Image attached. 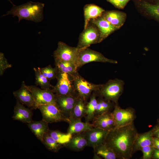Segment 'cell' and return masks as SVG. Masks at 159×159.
I'll use <instances>...</instances> for the list:
<instances>
[{"label": "cell", "mask_w": 159, "mask_h": 159, "mask_svg": "<svg viewBox=\"0 0 159 159\" xmlns=\"http://www.w3.org/2000/svg\"><path fill=\"white\" fill-rule=\"evenodd\" d=\"M102 16L113 26L119 29L124 24L126 18V14L116 10L105 11Z\"/></svg>", "instance_id": "obj_20"}, {"label": "cell", "mask_w": 159, "mask_h": 159, "mask_svg": "<svg viewBox=\"0 0 159 159\" xmlns=\"http://www.w3.org/2000/svg\"><path fill=\"white\" fill-rule=\"evenodd\" d=\"M7 1H9L12 4V5H14V4L12 2L11 0H7Z\"/></svg>", "instance_id": "obj_40"}, {"label": "cell", "mask_w": 159, "mask_h": 159, "mask_svg": "<svg viewBox=\"0 0 159 159\" xmlns=\"http://www.w3.org/2000/svg\"><path fill=\"white\" fill-rule=\"evenodd\" d=\"M156 129L159 130V123L158 124V125L157 127H156Z\"/></svg>", "instance_id": "obj_41"}, {"label": "cell", "mask_w": 159, "mask_h": 159, "mask_svg": "<svg viewBox=\"0 0 159 159\" xmlns=\"http://www.w3.org/2000/svg\"><path fill=\"white\" fill-rule=\"evenodd\" d=\"M80 49L72 47L59 41L53 55L55 61L67 62L76 64L77 67L78 55Z\"/></svg>", "instance_id": "obj_5"}, {"label": "cell", "mask_w": 159, "mask_h": 159, "mask_svg": "<svg viewBox=\"0 0 159 159\" xmlns=\"http://www.w3.org/2000/svg\"><path fill=\"white\" fill-rule=\"evenodd\" d=\"M115 127H123L134 122L136 118L135 110L131 107L122 109L115 104L112 112Z\"/></svg>", "instance_id": "obj_8"}, {"label": "cell", "mask_w": 159, "mask_h": 159, "mask_svg": "<svg viewBox=\"0 0 159 159\" xmlns=\"http://www.w3.org/2000/svg\"><path fill=\"white\" fill-rule=\"evenodd\" d=\"M94 153L105 159H116L117 157L112 150L103 143L93 148Z\"/></svg>", "instance_id": "obj_26"}, {"label": "cell", "mask_w": 159, "mask_h": 159, "mask_svg": "<svg viewBox=\"0 0 159 159\" xmlns=\"http://www.w3.org/2000/svg\"><path fill=\"white\" fill-rule=\"evenodd\" d=\"M67 132L72 135L85 132L94 127L92 124L82 122L81 119H77L70 121Z\"/></svg>", "instance_id": "obj_24"}, {"label": "cell", "mask_w": 159, "mask_h": 159, "mask_svg": "<svg viewBox=\"0 0 159 159\" xmlns=\"http://www.w3.org/2000/svg\"><path fill=\"white\" fill-rule=\"evenodd\" d=\"M49 150L58 152L64 145L59 144L47 133H45L41 142Z\"/></svg>", "instance_id": "obj_29"}, {"label": "cell", "mask_w": 159, "mask_h": 159, "mask_svg": "<svg viewBox=\"0 0 159 159\" xmlns=\"http://www.w3.org/2000/svg\"><path fill=\"white\" fill-rule=\"evenodd\" d=\"M32 112L31 109L25 107L16 100L12 117L13 119L28 123L32 121Z\"/></svg>", "instance_id": "obj_18"}, {"label": "cell", "mask_w": 159, "mask_h": 159, "mask_svg": "<svg viewBox=\"0 0 159 159\" xmlns=\"http://www.w3.org/2000/svg\"><path fill=\"white\" fill-rule=\"evenodd\" d=\"M155 147L153 146H147L142 148L140 150L143 153V159H150L152 157Z\"/></svg>", "instance_id": "obj_35"}, {"label": "cell", "mask_w": 159, "mask_h": 159, "mask_svg": "<svg viewBox=\"0 0 159 159\" xmlns=\"http://www.w3.org/2000/svg\"><path fill=\"white\" fill-rule=\"evenodd\" d=\"M98 28L100 34V42L114 31L119 29L106 20L102 16L90 21Z\"/></svg>", "instance_id": "obj_17"}, {"label": "cell", "mask_w": 159, "mask_h": 159, "mask_svg": "<svg viewBox=\"0 0 159 159\" xmlns=\"http://www.w3.org/2000/svg\"><path fill=\"white\" fill-rule=\"evenodd\" d=\"M12 65L9 63L5 57L4 54L0 53V75H2L7 69L10 68Z\"/></svg>", "instance_id": "obj_34"}, {"label": "cell", "mask_w": 159, "mask_h": 159, "mask_svg": "<svg viewBox=\"0 0 159 159\" xmlns=\"http://www.w3.org/2000/svg\"><path fill=\"white\" fill-rule=\"evenodd\" d=\"M138 133L134 122L109 130L103 143L110 147L117 159H130Z\"/></svg>", "instance_id": "obj_1"}, {"label": "cell", "mask_w": 159, "mask_h": 159, "mask_svg": "<svg viewBox=\"0 0 159 159\" xmlns=\"http://www.w3.org/2000/svg\"><path fill=\"white\" fill-rule=\"evenodd\" d=\"M153 146L155 148L159 149V139L157 137L153 138Z\"/></svg>", "instance_id": "obj_38"}, {"label": "cell", "mask_w": 159, "mask_h": 159, "mask_svg": "<svg viewBox=\"0 0 159 159\" xmlns=\"http://www.w3.org/2000/svg\"><path fill=\"white\" fill-rule=\"evenodd\" d=\"M47 133L57 142L64 146L69 141L72 136V135L70 133H63L58 130L49 129Z\"/></svg>", "instance_id": "obj_30"}, {"label": "cell", "mask_w": 159, "mask_h": 159, "mask_svg": "<svg viewBox=\"0 0 159 159\" xmlns=\"http://www.w3.org/2000/svg\"><path fill=\"white\" fill-rule=\"evenodd\" d=\"M44 4L39 2L29 1L20 5H13L11 9L2 17L11 14L13 17L18 18V22L22 19L35 22H41L44 18L43 9Z\"/></svg>", "instance_id": "obj_2"}, {"label": "cell", "mask_w": 159, "mask_h": 159, "mask_svg": "<svg viewBox=\"0 0 159 159\" xmlns=\"http://www.w3.org/2000/svg\"><path fill=\"white\" fill-rule=\"evenodd\" d=\"M92 62H108L117 64V61L105 57L101 53L87 48L80 49L78 55L77 67L79 68L84 64Z\"/></svg>", "instance_id": "obj_9"}, {"label": "cell", "mask_w": 159, "mask_h": 159, "mask_svg": "<svg viewBox=\"0 0 159 159\" xmlns=\"http://www.w3.org/2000/svg\"><path fill=\"white\" fill-rule=\"evenodd\" d=\"M130 0H106L115 7L120 9H124Z\"/></svg>", "instance_id": "obj_36"}, {"label": "cell", "mask_w": 159, "mask_h": 159, "mask_svg": "<svg viewBox=\"0 0 159 159\" xmlns=\"http://www.w3.org/2000/svg\"><path fill=\"white\" fill-rule=\"evenodd\" d=\"M37 68L49 80L56 78L58 70L56 67L53 68L49 65L44 67H38Z\"/></svg>", "instance_id": "obj_33"}, {"label": "cell", "mask_w": 159, "mask_h": 159, "mask_svg": "<svg viewBox=\"0 0 159 159\" xmlns=\"http://www.w3.org/2000/svg\"><path fill=\"white\" fill-rule=\"evenodd\" d=\"M38 108L41 112L42 120L48 123L59 122H70L69 118L65 116L56 105L48 104L39 105Z\"/></svg>", "instance_id": "obj_10"}, {"label": "cell", "mask_w": 159, "mask_h": 159, "mask_svg": "<svg viewBox=\"0 0 159 159\" xmlns=\"http://www.w3.org/2000/svg\"><path fill=\"white\" fill-rule=\"evenodd\" d=\"M55 95L57 106L62 113L69 118L72 109L80 97L78 95Z\"/></svg>", "instance_id": "obj_12"}, {"label": "cell", "mask_w": 159, "mask_h": 159, "mask_svg": "<svg viewBox=\"0 0 159 159\" xmlns=\"http://www.w3.org/2000/svg\"><path fill=\"white\" fill-rule=\"evenodd\" d=\"M55 61L56 67L59 71L66 73L71 76L78 72V67L75 64L69 62Z\"/></svg>", "instance_id": "obj_28"}, {"label": "cell", "mask_w": 159, "mask_h": 159, "mask_svg": "<svg viewBox=\"0 0 159 159\" xmlns=\"http://www.w3.org/2000/svg\"><path fill=\"white\" fill-rule=\"evenodd\" d=\"M92 121V124L94 127L107 130L115 128L114 120L111 112L95 116Z\"/></svg>", "instance_id": "obj_16"}, {"label": "cell", "mask_w": 159, "mask_h": 159, "mask_svg": "<svg viewBox=\"0 0 159 159\" xmlns=\"http://www.w3.org/2000/svg\"><path fill=\"white\" fill-rule=\"evenodd\" d=\"M105 10L94 4H88L84 7V28H86L91 19L101 16Z\"/></svg>", "instance_id": "obj_22"}, {"label": "cell", "mask_w": 159, "mask_h": 159, "mask_svg": "<svg viewBox=\"0 0 159 159\" xmlns=\"http://www.w3.org/2000/svg\"><path fill=\"white\" fill-rule=\"evenodd\" d=\"M152 158L154 159H159V149L155 148Z\"/></svg>", "instance_id": "obj_37"}, {"label": "cell", "mask_w": 159, "mask_h": 159, "mask_svg": "<svg viewBox=\"0 0 159 159\" xmlns=\"http://www.w3.org/2000/svg\"><path fill=\"white\" fill-rule=\"evenodd\" d=\"M109 130L93 127L85 132L87 142V146L93 148L103 143Z\"/></svg>", "instance_id": "obj_14"}, {"label": "cell", "mask_w": 159, "mask_h": 159, "mask_svg": "<svg viewBox=\"0 0 159 159\" xmlns=\"http://www.w3.org/2000/svg\"><path fill=\"white\" fill-rule=\"evenodd\" d=\"M48 123L43 120L40 121H33L27 123L28 127L41 142L44 134L49 130Z\"/></svg>", "instance_id": "obj_23"}, {"label": "cell", "mask_w": 159, "mask_h": 159, "mask_svg": "<svg viewBox=\"0 0 159 159\" xmlns=\"http://www.w3.org/2000/svg\"><path fill=\"white\" fill-rule=\"evenodd\" d=\"M100 34L97 26L90 21L80 34L77 47L79 49L88 48L92 44L100 43Z\"/></svg>", "instance_id": "obj_6"}, {"label": "cell", "mask_w": 159, "mask_h": 159, "mask_svg": "<svg viewBox=\"0 0 159 159\" xmlns=\"http://www.w3.org/2000/svg\"><path fill=\"white\" fill-rule=\"evenodd\" d=\"M35 76V83L40 86L42 89H47L52 88L53 86L49 80L40 72L37 68H33Z\"/></svg>", "instance_id": "obj_32"}, {"label": "cell", "mask_w": 159, "mask_h": 159, "mask_svg": "<svg viewBox=\"0 0 159 159\" xmlns=\"http://www.w3.org/2000/svg\"><path fill=\"white\" fill-rule=\"evenodd\" d=\"M154 130L153 129L144 133L138 134L134 143L133 154L145 146H153Z\"/></svg>", "instance_id": "obj_21"}, {"label": "cell", "mask_w": 159, "mask_h": 159, "mask_svg": "<svg viewBox=\"0 0 159 159\" xmlns=\"http://www.w3.org/2000/svg\"><path fill=\"white\" fill-rule=\"evenodd\" d=\"M27 87L31 92L37 107L39 105L48 104L57 105L55 95L52 89H40L35 85Z\"/></svg>", "instance_id": "obj_11"}, {"label": "cell", "mask_w": 159, "mask_h": 159, "mask_svg": "<svg viewBox=\"0 0 159 159\" xmlns=\"http://www.w3.org/2000/svg\"><path fill=\"white\" fill-rule=\"evenodd\" d=\"M124 84V82L121 80H110L102 84L97 92L105 100L118 104V100L123 91Z\"/></svg>", "instance_id": "obj_3"}, {"label": "cell", "mask_w": 159, "mask_h": 159, "mask_svg": "<svg viewBox=\"0 0 159 159\" xmlns=\"http://www.w3.org/2000/svg\"><path fill=\"white\" fill-rule=\"evenodd\" d=\"M56 78L57 83L52 89L55 95H78L74 87L72 77L70 75L58 70Z\"/></svg>", "instance_id": "obj_7"}, {"label": "cell", "mask_w": 159, "mask_h": 159, "mask_svg": "<svg viewBox=\"0 0 159 159\" xmlns=\"http://www.w3.org/2000/svg\"><path fill=\"white\" fill-rule=\"evenodd\" d=\"M95 92L93 93L90 100L86 104V112L85 117V122H89L92 121L95 116V112L98 103Z\"/></svg>", "instance_id": "obj_27"}, {"label": "cell", "mask_w": 159, "mask_h": 159, "mask_svg": "<svg viewBox=\"0 0 159 159\" xmlns=\"http://www.w3.org/2000/svg\"><path fill=\"white\" fill-rule=\"evenodd\" d=\"M114 102L101 98L98 100L95 115L110 112L114 106Z\"/></svg>", "instance_id": "obj_31"}, {"label": "cell", "mask_w": 159, "mask_h": 159, "mask_svg": "<svg viewBox=\"0 0 159 159\" xmlns=\"http://www.w3.org/2000/svg\"><path fill=\"white\" fill-rule=\"evenodd\" d=\"M69 150L79 152L82 151L87 146V142L85 132L72 135L69 141L65 145Z\"/></svg>", "instance_id": "obj_19"}, {"label": "cell", "mask_w": 159, "mask_h": 159, "mask_svg": "<svg viewBox=\"0 0 159 159\" xmlns=\"http://www.w3.org/2000/svg\"><path fill=\"white\" fill-rule=\"evenodd\" d=\"M73 87L78 95L86 101L92 92H97L102 84H95L87 81L78 72L71 76Z\"/></svg>", "instance_id": "obj_4"}, {"label": "cell", "mask_w": 159, "mask_h": 159, "mask_svg": "<svg viewBox=\"0 0 159 159\" xmlns=\"http://www.w3.org/2000/svg\"><path fill=\"white\" fill-rule=\"evenodd\" d=\"M85 102L80 97L70 113L69 117L70 121L77 119H81L85 116L86 112Z\"/></svg>", "instance_id": "obj_25"}, {"label": "cell", "mask_w": 159, "mask_h": 159, "mask_svg": "<svg viewBox=\"0 0 159 159\" xmlns=\"http://www.w3.org/2000/svg\"><path fill=\"white\" fill-rule=\"evenodd\" d=\"M16 99L21 103L27 106L31 109L37 108L31 92L28 89L25 82L23 81L20 88L13 92Z\"/></svg>", "instance_id": "obj_13"}, {"label": "cell", "mask_w": 159, "mask_h": 159, "mask_svg": "<svg viewBox=\"0 0 159 159\" xmlns=\"http://www.w3.org/2000/svg\"><path fill=\"white\" fill-rule=\"evenodd\" d=\"M153 134L155 135L157 138L159 139V130H157L156 128L154 129Z\"/></svg>", "instance_id": "obj_39"}, {"label": "cell", "mask_w": 159, "mask_h": 159, "mask_svg": "<svg viewBox=\"0 0 159 159\" xmlns=\"http://www.w3.org/2000/svg\"><path fill=\"white\" fill-rule=\"evenodd\" d=\"M138 7L151 18L159 22V0H137Z\"/></svg>", "instance_id": "obj_15"}]
</instances>
